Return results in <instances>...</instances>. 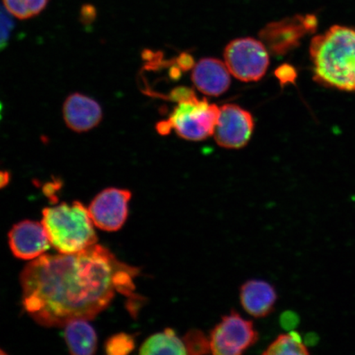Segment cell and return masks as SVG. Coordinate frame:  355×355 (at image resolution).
Returning a JSON list of instances; mask_svg holds the SVG:
<instances>
[{
    "label": "cell",
    "mask_w": 355,
    "mask_h": 355,
    "mask_svg": "<svg viewBox=\"0 0 355 355\" xmlns=\"http://www.w3.org/2000/svg\"><path fill=\"white\" fill-rule=\"evenodd\" d=\"M139 272L97 243L75 254H43L21 270L22 305L46 327L92 320L107 309L116 293L139 299L133 282Z\"/></svg>",
    "instance_id": "6da1fadb"
},
{
    "label": "cell",
    "mask_w": 355,
    "mask_h": 355,
    "mask_svg": "<svg viewBox=\"0 0 355 355\" xmlns=\"http://www.w3.org/2000/svg\"><path fill=\"white\" fill-rule=\"evenodd\" d=\"M313 79L322 86L355 92V28L335 25L311 41Z\"/></svg>",
    "instance_id": "7a4b0ae2"
},
{
    "label": "cell",
    "mask_w": 355,
    "mask_h": 355,
    "mask_svg": "<svg viewBox=\"0 0 355 355\" xmlns=\"http://www.w3.org/2000/svg\"><path fill=\"white\" fill-rule=\"evenodd\" d=\"M49 241L60 254H75L98 241L88 209L78 201L63 202L42 211Z\"/></svg>",
    "instance_id": "3957f363"
},
{
    "label": "cell",
    "mask_w": 355,
    "mask_h": 355,
    "mask_svg": "<svg viewBox=\"0 0 355 355\" xmlns=\"http://www.w3.org/2000/svg\"><path fill=\"white\" fill-rule=\"evenodd\" d=\"M168 121L158 123V130L168 135L172 130L182 139L201 141L213 135L220 116V108L207 100L199 101L193 92L180 97Z\"/></svg>",
    "instance_id": "277c9868"
},
{
    "label": "cell",
    "mask_w": 355,
    "mask_h": 355,
    "mask_svg": "<svg viewBox=\"0 0 355 355\" xmlns=\"http://www.w3.org/2000/svg\"><path fill=\"white\" fill-rule=\"evenodd\" d=\"M225 64L230 73L243 82L263 78L269 66L268 50L261 41L251 37L235 39L225 49Z\"/></svg>",
    "instance_id": "5b68a950"
},
{
    "label": "cell",
    "mask_w": 355,
    "mask_h": 355,
    "mask_svg": "<svg viewBox=\"0 0 355 355\" xmlns=\"http://www.w3.org/2000/svg\"><path fill=\"white\" fill-rule=\"evenodd\" d=\"M259 339L254 323L232 311L222 317L209 337L211 353L216 355H239L245 352Z\"/></svg>",
    "instance_id": "8992f818"
},
{
    "label": "cell",
    "mask_w": 355,
    "mask_h": 355,
    "mask_svg": "<svg viewBox=\"0 0 355 355\" xmlns=\"http://www.w3.org/2000/svg\"><path fill=\"white\" fill-rule=\"evenodd\" d=\"M130 190L109 188L96 195L88 207L89 215L97 228L114 232L121 230L128 215Z\"/></svg>",
    "instance_id": "52a82bcc"
},
{
    "label": "cell",
    "mask_w": 355,
    "mask_h": 355,
    "mask_svg": "<svg viewBox=\"0 0 355 355\" xmlns=\"http://www.w3.org/2000/svg\"><path fill=\"white\" fill-rule=\"evenodd\" d=\"M317 22L314 15H297L269 24L261 31L259 37L268 51L274 55H284L298 46L305 34L313 32Z\"/></svg>",
    "instance_id": "ba28073f"
},
{
    "label": "cell",
    "mask_w": 355,
    "mask_h": 355,
    "mask_svg": "<svg viewBox=\"0 0 355 355\" xmlns=\"http://www.w3.org/2000/svg\"><path fill=\"white\" fill-rule=\"evenodd\" d=\"M254 128V118L248 111L241 106L227 104L220 108L218 122L212 135L222 148L239 149L248 144Z\"/></svg>",
    "instance_id": "9c48e42d"
},
{
    "label": "cell",
    "mask_w": 355,
    "mask_h": 355,
    "mask_svg": "<svg viewBox=\"0 0 355 355\" xmlns=\"http://www.w3.org/2000/svg\"><path fill=\"white\" fill-rule=\"evenodd\" d=\"M8 243L12 254L22 260L37 259L51 246L42 223L28 220L12 226L8 233Z\"/></svg>",
    "instance_id": "30bf717a"
},
{
    "label": "cell",
    "mask_w": 355,
    "mask_h": 355,
    "mask_svg": "<svg viewBox=\"0 0 355 355\" xmlns=\"http://www.w3.org/2000/svg\"><path fill=\"white\" fill-rule=\"evenodd\" d=\"M66 125L76 132H86L98 126L103 119V110L96 100L82 93L67 97L63 107Z\"/></svg>",
    "instance_id": "8fae6325"
},
{
    "label": "cell",
    "mask_w": 355,
    "mask_h": 355,
    "mask_svg": "<svg viewBox=\"0 0 355 355\" xmlns=\"http://www.w3.org/2000/svg\"><path fill=\"white\" fill-rule=\"evenodd\" d=\"M192 80L199 92L211 96L223 94L232 82L227 66L213 58L202 59L195 65Z\"/></svg>",
    "instance_id": "7c38bea8"
},
{
    "label": "cell",
    "mask_w": 355,
    "mask_h": 355,
    "mask_svg": "<svg viewBox=\"0 0 355 355\" xmlns=\"http://www.w3.org/2000/svg\"><path fill=\"white\" fill-rule=\"evenodd\" d=\"M277 293L272 285L261 279H251L241 288L242 307L251 316L261 318L274 310Z\"/></svg>",
    "instance_id": "4fadbf2b"
},
{
    "label": "cell",
    "mask_w": 355,
    "mask_h": 355,
    "mask_svg": "<svg viewBox=\"0 0 355 355\" xmlns=\"http://www.w3.org/2000/svg\"><path fill=\"white\" fill-rule=\"evenodd\" d=\"M64 338L69 352L76 355L94 354L97 349V336L87 320L77 319L64 326Z\"/></svg>",
    "instance_id": "5bb4252c"
},
{
    "label": "cell",
    "mask_w": 355,
    "mask_h": 355,
    "mask_svg": "<svg viewBox=\"0 0 355 355\" xmlns=\"http://www.w3.org/2000/svg\"><path fill=\"white\" fill-rule=\"evenodd\" d=\"M139 354H187L183 339L176 335L174 329L166 328L162 332L150 336L141 345Z\"/></svg>",
    "instance_id": "9a60e30c"
},
{
    "label": "cell",
    "mask_w": 355,
    "mask_h": 355,
    "mask_svg": "<svg viewBox=\"0 0 355 355\" xmlns=\"http://www.w3.org/2000/svg\"><path fill=\"white\" fill-rule=\"evenodd\" d=\"M50 0H2L8 13L19 20H28L44 10Z\"/></svg>",
    "instance_id": "2e32d148"
},
{
    "label": "cell",
    "mask_w": 355,
    "mask_h": 355,
    "mask_svg": "<svg viewBox=\"0 0 355 355\" xmlns=\"http://www.w3.org/2000/svg\"><path fill=\"white\" fill-rule=\"evenodd\" d=\"M309 354L307 346L293 338L290 333L288 335H279L263 352V354L266 355H306Z\"/></svg>",
    "instance_id": "e0dca14e"
},
{
    "label": "cell",
    "mask_w": 355,
    "mask_h": 355,
    "mask_svg": "<svg viewBox=\"0 0 355 355\" xmlns=\"http://www.w3.org/2000/svg\"><path fill=\"white\" fill-rule=\"evenodd\" d=\"M135 336L128 333H118L110 336L105 344V353L109 355H125L135 349Z\"/></svg>",
    "instance_id": "ac0fdd59"
},
{
    "label": "cell",
    "mask_w": 355,
    "mask_h": 355,
    "mask_svg": "<svg viewBox=\"0 0 355 355\" xmlns=\"http://www.w3.org/2000/svg\"><path fill=\"white\" fill-rule=\"evenodd\" d=\"M187 354L201 355L211 353L210 340L198 329H191L183 337Z\"/></svg>",
    "instance_id": "d6986e66"
},
{
    "label": "cell",
    "mask_w": 355,
    "mask_h": 355,
    "mask_svg": "<svg viewBox=\"0 0 355 355\" xmlns=\"http://www.w3.org/2000/svg\"><path fill=\"white\" fill-rule=\"evenodd\" d=\"M12 28L13 24L10 16L0 8V51L7 46Z\"/></svg>",
    "instance_id": "ffe728a7"
},
{
    "label": "cell",
    "mask_w": 355,
    "mask_h": 355,
    "mask_svg": "<svg viewBox=\"0 0 355 355\" xmlns=\"http://www.w3.org/2000/svg\"><path fill=\"white\" fill-rule=\"evenodd\" d=\"M275 74H276V77L283 86H285L287 83H294L297 78L295 69L288 64H283L279 67Z\"/></svg>",
    "instance_id": "44dd1931"
},
{
    "label": "cell",
    "mask_w": 355,
    "mask_h": 355,
    "mask_svg": "<svg viewBox=\"0 0 355 355\" xmlns=\"http://www.w3.org/2000/svg\"><path fill=\"white\" fill-rule=\"evenodd\" d=\"M300 322L299 315L291 310L286 311L279 317V323L283 329L286 331L295 329Z\"/></svg>",
    "instance_id": "7402d4cb"
},
{
    "label": "cell",
    "mask_w": 355,
    "mask_h": 355,
    "mask_svg": "<svg viewBox=\"0 0 355 355\" xmlns=\"http://www.w3.org/2000/svg\"><path fill=\"white\" fill-rule=\"evenodd\" d=\"M319 343V336L317 333L310 332L304 337V345L306 346H315Z\"/></svg>",
    "instance_id": "603a6c76"
},
{
    "label": "cell",
    "mask_w": 355,
    "mask_h": 355,
    "mask_svg": "<svg viewBox=\"0 0 355 355\" xmlns=\"http://www.w3.org/2000/svg\"><path fill=\"white\" fill-rule=\"evenodd\" d=\"M10 176L7 172L0 171V189L4 187L8 184Z\"/></svg>",
    "instance_id": "cb8c5ba5"
},
{
    "label": "cell",
    "mask_w": 355,
    "mask_h": 355,
    "mask_svg": "<svg viewBox=\"0 0 355 355\" xmlns=\"http://www.w3.org/2000/svg\"><path fill=\"white\" fill-rule=\"evenodd\" d=\"M7 353L6 352H3V350L0 348V355H4V354H6Z\"/></svg>",
    "instance_id": "d4e9b609"
},
{
    "label": "cell",
    "mask_w": 355,
    "mask_h": 355,
    "mask_svg": "<svg viewBox=\"0 0 355 355\" xmlns=\"http://www.w3.org/2000/svg\"><path fill=\"white\" fill-rule=\"evenodd\" d=\"M2 105L0 103V119H1Z\"/></svg>",
    "instance_id": "484cf974"
}]
</instances>
